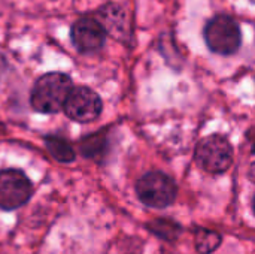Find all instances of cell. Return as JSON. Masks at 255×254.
Masks as SVG:
<instances>
[{"mask_svg": "<svg viewBox=\"0 0 255 254\" xmlns=\"http://www.w3.org/2000/svg\"><path fill=\"white\" fill-rule=\"evenodd\" d=\"M103 103L100 96L88 87H76L70 91L64 112L69 118L78 123H91L102 114Z\"/></svg>", "mask_w": 255, "mask_h": 254, "instance_id": "obj_6", "label": "cell"}, {"mask_svg": "<svg viewBox=\"0 0 255 254\" xmlns=\"http://www.w3.org/2000/svg\"><path fill=\"white\" fill-rule=\"evenodd\" d=\"M33 184L19 169L0 171V208L12 211L30 201Z\"/></svg>", "mask_w": 255, "mask_h": 254, "instance_id": "obj_5", "label": "cell"}, {"mask_svg": "<svg viewBox=\"0 0 255 254\" xmlns=\"http://www.w3.org/2000/svg\"><path fill=\"white\" fill-rule=\"evenodd\" d=\"M205 40L211 51L230 55L239 49L242 42L239 24L229 15H217L205 27Z\"/></svg>", "mask_w": 255, "mask_h": 254, "instance_id": "obj_4", "label": "cell"}, {"mask_svg": "<svg viewBox=\"0 0 255 254\" xmlns=\"http://www.w3.org/2000/svg\"><path fill=\"white\" fill-rule=\"evenodd\" d=\"M248 138L251 139V144H253V151L255 153V135H254V133H251V132H250V133H248Z\"/></svg>", "mask_w": 255, "mask_h": 254, "instance_id": "obj_14", "label": "cell"}, {"mask_svg": "<svg viewBox=\"0 0 255 254\" xmlns=\"http://www.w3.org/2000/svg\"><path fill=\"white\" fill-rule=\"evenodd\" d=\"M100 15H102L100 24L105 27L106 31H109V33H117V31L120 30L117 24H120V27L123 28L126 15H124L123 9H121L120 6H117V4L103 6V9L100 10ZM123 30H124V28H123Z\"/></svg>", "mask_w": 255, "mask_h": 254, "instance_id": "obj_10", "label": "cell"}, {"mask_svg": "<svg viewBox=\"0 0 255 254\" xmlns=\"http://www.w3.org/2000/svg\"><path fill=\"white\" fill-rule=\"evenodd\" d=\"M197 165L209 174H223L233 163V148L221 135L203 138L194 151Z\"/></svg>", "mask_w": 255, "mask_h": 254, "instance_id": "obj_3", "label": "cell"}, {"mask_svg": "<svg viewBox=\"0 0 255 254\" xmlns=\"http://www.w3.org/2000/svg\"><path fill=\"white\" fill-rule=\"evenodd\" d=\"M70 37L78 51L94 52L103 46L106 30L97 19L81 18L72 25Z\"/></svg>", "mask_w": 255, "mask_h": 254, "instance_id": "obj_7", "label": "cell"}, {"mask_svg": "<svg viewBox=\"0 0 255 254\" xmlns=\"http://www.w3.org/2000/svg\"><path fill=\"white\" fill-rule=\"evenodd\" d=\"M149 229L160 238H164V240H175L179 232H181V228L172 222V220H166V219H160V220H155L154 223L149 225Z\"/></svg>", "mask_w": 255, "mask_h": 254, "instance_id": "obj_12", "label": "cell"}, {"mask_svg": "<svg viewBox=\"0 0 255 254\" xmlns=\"http://www.w3.org/2000/svg\"><path fill=\"white\" fill-rule=\"evenodd\" d=\"M248 177L251 178V181L255 183V163L251 165V169H250V174H248Z\"/></svg>", "mask_w": 255, "mask_h": 254, "instance_id": "obj_13", "label": "cell"}, {"mask_svg": "<svg viewBox=\"0 0 255 254\" xmlns=\"http://www.w3.org/2000/svg\"><path fill=\"white\" fill-rule=\"evenodd\" d=\"M72 90V79L66 73H45L34 82L31 88L30 105L36 112L55 114L64 108V103Z\"/></svg>", "mask_w": 255, "mask_h": 254, "instance_id": "obj_1", "label": "cell"}, {"mask_svg": "<svg viewBox=\"0 0 255 254\" xmlns=\"http://www.w3.org/2000/svg\"><path fill=\"white\" fill-rule=\"evenodd\" d=\"M136 193L140 202L151 208H167L176 199V184L175 181L158 171L145 174L136 183Z\"/></svg>", "mask_w": 255, "mask_h": 254, "instance_id": "obj_2", "label": "cell"}, {"mask_svg": "<svg viewBox=\"0 0 255 254\" xmlns=\"http://www.w3.org/2000/svg\"><path fill=\"white\" fill-rule=\"evenodd\" d=\"M106 145H108L106 135L103 132H97V133L85 136L81 141V153L87 159H97L105 154Z\"/></svg>", "mask_w": 255, "mask_h": 254, "instance_id": "obj_9", "label": "cell"}, {"mask_svg": "<svg viewBox=\"0 0 255 254\" xmlns=\"http://www.w3.org/2000/svg\"><path fill=\"white\" fill-rule=\"evenodd\" d=\"M45 144H46V150L49 151V154L61 163H70L75 160V151L72 148V145L61 136H46L45 138Z\"/></svg>", "mask_w": 255, "mask_h": 254, "instance_id": "obj_8", "label": "cell"}, {"mask_svg": "<svg viewBox=\"0 0 255 254\" xmlns=\"http://www.w3.org/2000/svg\"><path fill=\"white\" fill-rule=\"evenodd\" d=\"M253 210H254V214H255V196H254V199H253Z\"/></svg>", "mask_w": 255, "mask_h": 254, "instance_id": "obj_15", "label": "cell"}, {"mask_svg": "<svg viewBox=\"0 0 255 254\" xmlns=\"http://www.w3.org/2000/svg\"><path fill=\"white\" fill-rule=\"evenodd\" d=\"M221 244V237L208 229H199L196 232V250L200 254H211Z\"/></svg>", "mask_w": 255, "mask_h": 254, "instance_id": "obj_11", "label": "cell"}]
</instances>
